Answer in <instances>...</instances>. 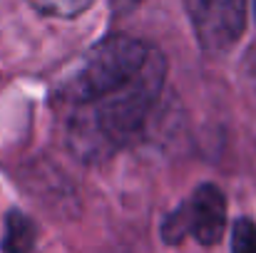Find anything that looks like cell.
Returning a JSON list of instances; mask_svg holds the SVG:
<instances>
[{"label":"cell","mask_w":256,"mask_h":253,"mask_svg":"<svg viewBox=\"0 0 256 253\" xmlns=\"http://www.w3.org/2000/svg\"><path fill=\"white\" fill-rule=\"evenodd\" d=\"M167 77V60L152 47L144 67L122 87L70 107L68 142L82 162H100L127 144L150 117Z\"/></svg>","instance_id":"6da1fadb"},{"label":"cell","mask_w":256,"mask_h":253,"mask_svg":"<svg viewBox=\"0 0 256 253\" xmlns=\"http://www.w3.org/2000/svg\"><path fill=\"white\" fill-rule=\"evenodd\" d=\"M152 47L144 42L112 35L92 45L60 80V97L65 104H87L132 80L150 60Z\"/></svg>","instance_id":"7a4b0ae2"},{"label":"cell","mask_w":256,"mask_h":253,"mask_svg":"<svg viewBox=\"0 0 256 253\" xmlns=\"http://www.w3.org/2000/svg\"><path fill=\"white\" fill-rule=\"evenodd\" d=\"M226 229V199L214 184H202L176 211H172L162 224V236L167 244H179L192 236L202 246H214L222 241Z\"/></svg>","instance_id":"3957f363"},{"label":"cell","mask_w":256,"mask_h":253,"mask_svg":"<svg viewBox=\"0 0 256 253\" xmlns=\"http://www.w3.org/2000/svg\"><path fill=\"white\" fill-rule=\"evenodd\" d=\"M196 40L209 52L229 50L246 25V0H184Z\"/></svg>","instance_id":"277c9868"},{"label":"cell","mask_w":256,"mask_h":253,"mask_svg":"<svg viewBox=\"0 0 256 253\" xmlns=\"http://www.w3.org/2000/svg\"><path fill=\"white\" fill-rule=\"evenodd\" d=\"M38 241V229L30 221V216L20 211H10L5 219V234H2V251L5 253H32Z\"/></svg>","instance_id":"5b68a950"},{"label":"cell","mask_w":256,"mask_h":253,"mask_svg":"<svg viewBox=\"0 0 256 253\" xmlns=\"http://www.w3.org/2000/svg\"><path fill=\"white\" fill-rule=\"evenodd\" d=\"M38 12L52 15V17H75L85 12L94 0H28Z\"/></svg>","instance_id":"8992f818"},{"label":"cell","mask_w":256,"mask_h":253,"mask_svg":"<svg viewBox=\"0 0 256 253\" xmlns=\"http://www.w3.org/2000/svg\"><path fill=\"white\" fill-rule=\"evenodd\" d=\"M232 253H256V221L239 219L232 229Z\"/></svg>","instance_id":"52a82bcc"},{"label":"cell","mask_w":256,"mask_h":253,"mask_svg":"<svg viewBox=\"0 0 256 253\" xmlns=\"http://www.w3.org/2000/svg\"><path fill=\"white\" fill-rule=\"evenodd\" d=\"M142 0H112V7L117 10V12H130L132 7H137Z\"/></svg>","instance_id":"ba28073f"}]
</instances>
